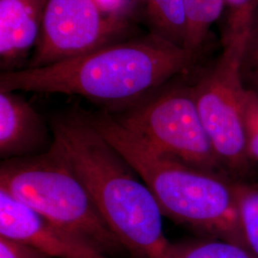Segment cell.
Returning a JSON list of instances; mask_svg holds the SVG:
<instances>
[{"instance_id":"3","label":"cell","mask_w":258,"mask_h":258,"mask_svg":"<svg viewBox=\"0 0 258 258\" xmlns=\"http://www.w3.org/2000/svg\"><path fill=\"white\" fill-rule=\"evenodd\" d=\"M93 125L147 184L163 214L244 247L233 183L150 148L108 112Z\"/></svg>"},{"instance_id":"4","label":"cell","mask_w":258,"mask_h":258,"mask_svg":"<svg viewBox=\"0 0 258 258\" xmlns=\"http://www.w3.org/2000/svg\"><path fill=\"white\" fill-rule=\"evenodd\" d=\"M0 185L57 230L111 258L126 250L102 220L60 149L0 161Z\"/></svg>"},{"instance_id":"1","label":"cell","mask_w":258,"mask_h":258,"mask_svg":"<svg viewBox=\"0 0 258 258\" xmlns=\"http://www.w3.org/2000/svg\"><path fill=\"white\" fill-rule=\"evenodd\" d=\"M53 141L83 182L102 220L138 258H166L163 212L147 184L93 125L88 114L55 118Z\"/></svg>"},{"instance_id":"12","label":"cell","mask_w":258,"mask_h":258,"mask_svg":"<svg viewBox=\"0 0 258 258\" xmlns=\"http://www.w3.org/2000/svg\"><path fill=\"white\" fill-rule=\"evenodd\" d=\"M224 2L228 11V24L223 55L241 62L257 0H224Z\"/></svg>"},{"instance_id":"9","label":"cell","mask_w":258,"mask_h":258,"mask_svg":"<svg viewBox=\"0 0 258 258\" xmlns=\"http://www.w3.org/2000/svg\"><path fill=\"white\" fill-rule=\"evenodd\" d=\"M46 127L28 102L0 89V161L42 151Z\"/></svg>"},{"instance_id":"2","label":"cell","mask_w":258,"mask_h":258,"mask_svg":"<svg viewBox=\"0 0 258 258\" xmlns=\"http://www.w3.org/2000/svg\"><path fill=\"white\" fill-rule=\"evenodd\" d=\"M194 56L155 33L53 64L0 71V89L77 95L117 104L137 101L184 71Z\"/></svg>"},{"instance_id":"16","label":"cell","mask_w":258,"mask_h":258,"mask_svg":"<svg viewBox=\"0 0 258 258\" xmlns=\"http://www.w3.org/2000/svg\"><path fill=\"white\" fill-rule=\"evenodd\" d=\"M244 124L249 160L258 162V95L246 91Z\"/></svg>"},{"instance_id":"14","label":"cell","mask_w":258,"mask_h":258,"mask_svg":"<svg viewBox=\"0 0 258 258\" xmlns=\"http://www.w3.org/2000/svg\"><path fill=\"white\" fill-rule=\"evenodd\" d=\"M246 249L258 258V184L233 183Z\"/></svg>"},{"instance_id":"13","label":"cell","mask_w":258,"mask_h":258,"mask_svg":"<svg viewBox=\"0 0 258 258\" xmlns=\"http://www.w3.org/2000/svg\"><path fill=\"white\" fill-rule=\"evenodd\" d=\"M187 31L184 49L191 55L199 51L214 22L225 9L224 0H184Z\"/></svg>"},{"instance_id":"7","label":"cell","mask_w":258,"mask_h":258,"mask_svg":"<svg viewBox=\"0 0 258 258\" xmlns=\"http://www.w3.org/2000/svg\"><path fill=\"white\" fill-rule=\"evenodd\" d=\"M240 62L222 55L211 72L192 89L205 130L221 165L240 171L249 164Z\"/></svg>"},{"instance_id":"10","label":"cell","mask_w":258,"mask_h":258,"mask_svg":"<svg viewBox=\"0 0 258 258\" xmlns=\"http://www.w3.org/2000/svg\"><path fill=\"white\" fill-rule=\"evenodd\" d=\"M46 0H0V66L34 51Z\"/></svg>"},{"instance_id":"5","label":"cell","mask_w":258,"mask_h":258,"mask_svg":"<svg viewBox=\"0 0 258 258\" xmlns=\"http://www.w3.org/2000/svg\"><path fill=\"white\" fill-rule=\"evenodd\" d=\"M112 115L158 152L217 174L221 163L200 119L192 90L173 89Z\"/></svg>"},{"instance_id":"15","label":"cell","mask_w":258,"mask_h":258,"mask_svg":"<svg viewBox=\"0 0 258 258\" xmlns=\"http://www.w3.org/2000/svg\"><path fill=\"white\" fill-rule=\"evenodd\" d=\"M166 258H257L249 249L226 240L172 245Z\"/></svg>"},{"instance_id":"6","label":"cell","mask_w":258,"mask_h":258,"mask_svg":"<svg viewBox=\"0 0 258 258\" xmlns=\"http://www.w3.org/2000/svg\"><path fill=\"white\" fill-rule=\"evenodd\" d=\"M126 22L99 0H46L38 42L28 67L53 64L108 45Z\"/></svg>"},{"instance_id":"11","label":"cell","mask_w":258,"mask_h":258,"mask_svg":"<svg viewBox=\"0 0 258 258\" xmlns=\"http://www.w3.org/2000/svg\"><path fill=\"white\" fill-rule=\"evenodd\" d=\"M147 9L154 33L184 48L187 31L184 0H147Z\"/></svg>"},{"instance_id":"8","label":"cell","mask_w":258,"mask_h":258,"mask_svg":"<svg viewBox=\"0 0 258 258\" xmlns=\"http://www.w3.org/2000/svg\"><path fill=\"white\" fill-rule=\"evenodd\" d=\"M0 235L51 258H111L57 230L1 185Z\"/></svg>"},{"instance_id":"17","label":"cell","mask_w":258,"mask_h":258,"mask_svg":"<svg viewBox=\"0 0 258 258\" xmlns=\"http://www.w3.org/2000/svg\"><path fill=\"white\" fill-rule=\"evenodd\" d=\"M0 258H51L37 249L29 248L0 235Z\"/></svg>"}]
</instances>
